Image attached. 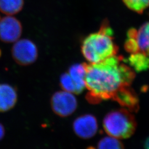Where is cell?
Here are the masks:
<instances>
[{"instance_id":"obj_9","label":"cell","mask_w":149,"mask_h":149,"mask_svg":"<svg viewBox=\"0 0 149 149\" xmlns=\"http://www.w3.org/2000/svg\"><path fill=\"white\" fill-rule=\"evenodd\" d=\"M17 100L15 87L6 84H0V112H5L13 108Z\"/></svg>"},{"instance_id":"obj_5","label":"cell","mask_w":149,"mask_h":149,"mask_svg":"<svg viewBox=\"0 0 149 149\" xmlns=\"http://www.w3.org/2000/svg\"><path fill=\"white\" fill-rule=\"evenodd\" d=\"M51 106L53 112L61 117H66L72 114L77 107L76 97L70 92L58 91L51 98Z\"/></svg>"},{"instance_id":"obj_2","label":"cell","mask_w":149,"mask_h":149,"mask_svg":"<svg viewBox=\"0 0 149 149\" xmlns=\"http://www.w3.org/2000/svg\"><path fill=\"white\" fill-rule=\"evenodd\" d=\"M113 31L109 22L104 20L98 32L88 35L82 42L81 52L90 63H97L118 53L114 42Z\"/></svg>"},{"instance_id":"obj_18","label":"cell","mask_w":149,"mask_h":149,"mask_svg":"<svg viewBox=\"0 0 149 149\" xmlns=\"http://www.w3.org/2000/svg\"><path fill=\"white\" fill-rule=\"evenodd\" d=\"M143 146L144 149H149V136L144 141Z\"/></svg>"},{"instance_id":"obj_17","label":"cell","mask_w":149,"mask_h":149,"mask_svg":"<svg viewBox=\"0 0 149 149\" xmlns=\"http://www.w3.org/2000/svg\"><path fill=\"white\" fill-rule=\"evenodd\" d=\"M5 135V129L3 125L0 123V141L3 138Z\"/></svg>"},{"instance_id":"obj_1","label":"cell","mask_w":149,"mask_h":149,"mask_svg":"<svg viewBox=\"0 0 149 149\" xmlns=\"http://www.w3.org/2000/svg\"><path fill=\"white\" fill-rule=\"evenodd\" d=\"M122 56L115 55L97 63L86 64V87L89 91L86 99L91 104L111 100L123 86L131 85L135 74L123 63Z\"/></svg>"},{"instance_id":"obj_15","label":"cell","mask_w":149,"mask_h":149,"mask_svg":"<svg viewBox=\"0 0 149 149\" xmlns=\"http://www.w3.org/2000/svg\"><path fill=\"white\" fill-rule=\"evenodd\" d=\"M98 149H124L121 141L111 137H104L99 141Z\"/></svg>"},{"instance_id":"obj_7","label":"cell","mask_w":149,"mask_h":149,"mask_svg":"<svg viewBox=\"0 0 149 149\" xmlns=\"http://www.w3.org/2000/svg\"><path fill=\"white\" fill-rule=\"evenodd\" d=\"M111 100L117 102L129 111L137 112L139 109V100L135 91L130 85L120 87L112 96Z\"/></svg>"},{"instance_id":"obj_21","label":"cell","mask_w":149,"mask_h":149,"mask_svg":"<svg viewBox=\"0 0 149 149\" xmlns=\"http://www.w3.org/2000/svg\"><path fill=\"white\" fill-rule=\"evenodd\" d=\"M0 19H1V18H0Z\"/></svg>"},{"instance_id":"obj_20","label":"cell","mask_w":149,"mask_h":149,"mask_svg":"<svg viewBox=\"0 0 149 149\" xmlns=\"http://www.w3.org/2000/svg\"><path fill=\"white\" fill-rule=\"evenodd\" d=\"M1 54H2V53H1V50L0 49V57H1Z\"/></svg>"},{"instance_id":"obj_3","label":"cell","mask_w":149,"mask_h":149,"mask_svg":"<svg viewBox=\"0 0 149 149\" xmlns=\"http://www.w3.org/2000/svg\"><path fill=\"white\" fill-rule=\"evenodd\" d=\"M103 128L109 135L119 139L131 137L136 130V121L127 109H120L108 113L103 119Z\"/></svg>"},{"instance_id":"obj_13","label":"cell","mask_w":149,"mask_h":149,"mask_svg":"<svg viewBox=\"0 0 149 149\" xmlns=\"http://www.w3.org/2000/svg\"><path fill=\"white\" fill-rule=\"evenodd\" d=\"M23 6L24 0H0V11L8 16L19 12Z\"/></svg>"},{"instance_id":"obj_12","label":"cell","mask_w":149,"mask_h":149,"mask_svg":"<svg viewBox=\"0 0 149 149\" xmlns=\"http://www.w3.org/2000/svg\"><path fill=\"white\" fill-rule=\"evenodd\" d=\"M124 63L129 64L136 72H140L149 70V56L143 53L130 54L127 59H123Z\"/></svg>"},{"instance_id":"obj_14","label":"cell","mask_w":149,"mask_h":149,"mask_svg":"<svg viewBox=\"0 0 149 149\" xmlns=\"http://www.w3.org/2000/svg\"><path fill=\"white\" fill-rule=\"evenodd\" d=\"M130 10L138 13H142L149 7V0H123Z\"/></svg>"},{"instance_id":"obj_4","label":"cell","mask_w":149,"mask_h":149,"mask_svg":"<svg viewBox=\"0 0 149 149\" xmlns=\"http://www.w3.org/2000/svg\"><path fill=\"white\" fill-rule=\"evenodd\" d=\"M11 52L14 60L22 66H27L34 63L38 56L37 46L32 41L27 39H22L16 42Z\"/></svg>"},{"instance_id":"obj_11","label":"cell","mask_w":149,"mask_h":149,"mask_svg":"<svg viewBox=\"0 0 149 149\" xmlns=\"http://www.w3.org/2000/svg\"><path fill=\"white\" fill-rule=\"evenodd\" d=\"M134 36L138 52L149 56V22L141 26L138 30L135 29Z\"/></svg>"},{"instance_id":"obj_10","label":"cell","mask_w":149,"mask_h":149,"mask_svg":"<svg viewBox=\"0 0 149 149\" xmlns=\"http://www.w3.org/2000/svg\"><path fill=\"white\" fill-rule=\"evenodd\" d=\"M68 73L74 82L76 87L75 94L79 95L83 92L86 87V63L72 65L70 66Z\"/></svg>"},{"instance_id":"obj_16","label":"cell","mask_w":149,"mask_h":149,"mask_svg":"<svg viewBox=\"0 0 149 149\" xmlns=\"http://www.w3.org/2000/svg\"><path fill=\"white\" fill-rule=\"evenodd\" d=\"M60 84L64 91L70 93L72 92L75 93L76 87L74 82L68 72H65L61 75L60 79Z\"/></svg>"},{"instance_id":"obj_19","label":"cell","mask_w":149,"mask_h":149,"mask_svg":"<svg viewBox=\"0 0 149 149\" xmlns=\"http://www.w3.org/2000/svg\"><path fill=\"white\" fill-rule=\"evenodd\" d=\"M87 149H96L95 148H94V147H93V146H89V147H88Z\"/></svg>"},{"instance_id":"obj_8","label":"cell","mask_w":149,"mask_h":149,"mask_svg":"<svg viewBox=\"0 0 149 149\" xmlns=\"http://www.w3.org/2000/svg\"><path fill=\"white\" fill-rule=\"evenodd\" d=\"M73 129L74 133L80 138H91L95 135L98 130L97 119L92 114L82 115L74 120Z\"/></svg>"},{"instance_id":"obj_6","label":"cell","mask_w":149,"mask_h":149,"mask_svg":"<svg viewBox=\"0 0 149 149\" xmlns=\"http://www.w3.org/2000/svg\"><path fill=\"white\" fill-rule=\"evenodd\" d=\"M21 23L13 16H8L0 19V40L6 43L17 42L21 36Z\"/></svg>"}]
</instances>
